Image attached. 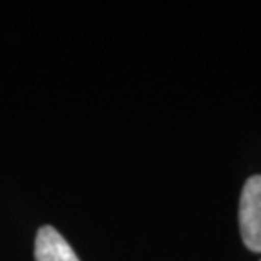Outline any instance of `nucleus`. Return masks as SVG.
I'll return each mask as SVG.
<instances>
[{
    "label": "nucleus",
    "instance_id": "f257e3e1",
    "mask_svg": "<svg viewBox=\"0 0 261 261\" xmlns=\"http://www.w3.org/2000/svg\"><path fill=\"white\" fill-rule=\"evenodd\" d=\"M239 229L249 251L261 253V175L251 176L239 200Z\"/></svg>",
    "mask_w": 261,
    "mask_h": 261
},
{
    "label": "nucleus",
    "instance_id": "f03ea898",
    "mask_svg": "<svg viewBox=\"0 0 261 261\" xmlns=\"http://www.w3.org/2000/svg\"><path fill=\"white\" fill-rule=\"evenodd\" d=\"M36 261H80L66 239L53 226L39 227L34 243Z\"/></svg>",
    "mask_w": 261,
    "mask_h": 261
}]
</instances>
